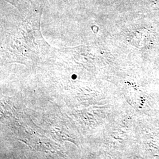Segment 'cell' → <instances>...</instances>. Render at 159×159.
<instances>
[]
</instances>
